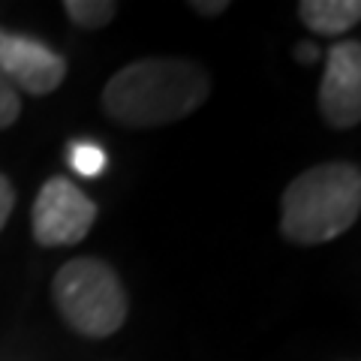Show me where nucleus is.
<instances>
[{"mask_svg": "<svg viewBox=\"0 0 361 361\" xmlns=\"http://www.w3.org/2000/svg\"><path fill=\"white\" fill-rule=\"evenodd\" d=\"M0 75L16 90L45 97L66 78V61L45 42L0 27Z\"/></svg>", "mask_w": 361, "mask_h": 361, "instance_id": "nucleus-6", "label": "nucleus"}, {"mask_svg": "<svg viewBox=\"0 0 361 361\" xmlns=\"http://www.w3.org/2000/svg\"><path fill=\"white\" fill-rule=\"evenodd\" d=\"M21 115V97L18 90L6 82L4 75H0V130L13 127V123L18 121Z\"/></svg>", "mask_w": 361, "mask_h": 361, "instance_id": "nucleus-10", "label": "nucleus"}, {"mask_svg": "<svg viewBox=\"0 0 361 361\" xmlns=\"http://www.w3.org/2000/svg\"><path fill=\"white\" fill-rule=\"evenodd\" d=\"M13 208H16V190H13V184H9L6 175H0V232H4Z\"/></svg>", "mask_w": 361, "mask_h": 361, "instance_id": "nucleus-11", "label": "nucleus"}, {"mask_svg": "<svg viewBox=\"0 0 361 361\" xmlns=\"http://www.w3.org/2000/svg\"><path fill=\"white\" fill-rule=\"evenodd\" d=\"M361 214V172L355 163H322L289 180L280 211L283 238L301 247L329 244Z\"/></svg>", "mask_w": 361, "mask_h": 361, "instance_id": "nucleus-2", "label": "nucleus"}, {"mask_svg": "<svg viewBox=\"0 0 361 361\" xmlns=\"http://www.w3.org/2000/svg\"><path fill=\"white\" fill-rule=\"evenodd\" d=\"M319 111L329 127L349 130L361 121V42L341 39L325 54Z\"/></svg>", "mask_w": 361, "mask_h": 361, "instance_id": "nucleus-5", "label": "nucleus"}, {"mask_svg": "<svg viewBox=\"0 0 361 361\" xmlns=\"http://www.w3.org/2000/svg\"><path fill=\"white\" fill-rule=\"evenodd\" d=\"M295 58L304 61V63H313L316 58H319V49H316L313 42H304V45H298V49H295Z\"/></svg>", "mask_w": 361, "mask_h": 361, "instance_id": "nucleus-13", "label": "nucleus"}, {"mask_svg": "<svg viewBox=\"0 0 361 361\" xmlns=\"http://www.w3.org/2000/svg\"><path fill=\"white\" fill-rule=\"evenodd\" d=\"M66 160H70V166L75 169L78 175H85V178H99L106 172V163H109V157L106 151L99 148V145L94 142H70V148H66Z\"/></svg>", "mask_w": 361, "mask_h": 361, "instance_id": "nucleus-9", "label": "nucleus"}, {"mask_svg": "<svg viewBox=\"0 0 361 361\" xmlns=\"http://www.w3.org/2000/svg\"><path fill=\"white\" fill-rule=\"evenodd\" d=\"M54 307L73 331L109 337L127 322V289L115 268L97 256H75L54 274Z\"/></svg>", "mask_w": 361, "mask_h": 361, "instance_id": "nucleus-3", "label": "nucleus"}, {"mask_svg": "<svg viewBox=\"0 0 361 361\" xmlns=\"http://www.w3.org/2000/svg\"><path fill=\"white\" fill-rule=\"evenodd\" d=\"M63 13L82 30H99L118 16V4L111 0H63Z\"/></svg>", "mask_w": 361, "mask_h": 361, "instance_id": "nucleus-8", "label": "nucleus"}, {"mask_svg": "<svg viewBox=\"0 0 361 361\" xmlns=\"http://www.w3.org/2000/svg\"><path fill=\"white\" fill-rule=\"evenodd\" d=\"M298 16L319 37H341L361 21L358 0H301Z\"/></svg>", "mask_w": 361, "mask_h": 361, "instance_id": "nucleus-7", "label": "nucleus"}, {"mask_svg": "<svg viewBox=\"0 0 361 361\" xmlns=\"http://www.w3.org/2000/svg\"><path fill=\"white\" fill-rule=\"evenodd\" d=\"M97 202L66 178H49L33 199V238L42 247H73L85 241L97 220Z\"/></svg>", "mask_w": 361, "mask_h": 361, "instance_id": "nucleus-4", "label": "nucleus"}, {"mask_svg": "<svg viewBox=\"0 0 361 361\" xmlns=\"http://www.w3.org/2000/svg\"><path fill=\"white\" fill-rule=\"evenodd\" d=\"M190 6H193L199 16H211V18L229 9V4H226V0H214V4H211V0H193V4H190Z\"/></svg>", "mask_w": 361, "mask_h": 361, "instance_id": "nucleus-12", "label": "nucleus"}, {"mask_svg": "<svg viewBox=\"0 0 361 361\" xmlns=\"http://www.w3.org/2000/svg\"><path fill=\"white\" fill-rule=\"evenodd\" d=\"M211 94V75L190 58H142L103 87L106 115L130 130H151L190 118Z\"/></svg>", "mask_w": 361, "mask_h": 361, "instance_id": "nucleus-1", "label": "nucleus"}]
</instances>
